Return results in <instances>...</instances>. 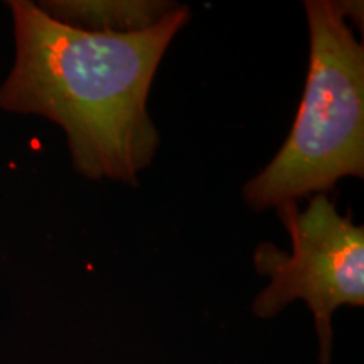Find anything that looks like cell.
<instances>
[{
	"mask_svg": "<svg viewBox=\"0 0 364 364\" xmlns=\"http://www.w3.org/2000/svg\"><path fill=\"white\" fill-rule=\"evenodd\" d=\"M39 7L63 24L95 33H139L161 24L179 4L166 0H49Z\"/></svg>",
	"mask_w": 364,
	"mask_h": 364,
	"instance_id": "obj_4",
	"label": "cell"
},
{
	"mask_svg": "<svg viewBox=\"0 0 364 364\" xmlns=\"http://www.w3.org/2000/svg\"><path fill=\"white\" fill-rule=\"evenodd\" d=\"M290 236V252L272 243L255 250V268L270 279L253 302V314L272 318L295 300L311 309L321 364L331 363L332 314L343 306H364V228L339 215L326 194L306 208L297 201L277 206Z\"/></svg>",
	"mask_w": 364,
	"mask_h": 364,
	"instance_id": "obj_3",
	"label": "cell"
},
{
	"mask_svg": "<svg viewBox=\"0 0 364 364\" xmlns=\"http://www.w3.org/2000/svg\"><path fill=\"white\" fill-rule=\"evenodd\" d=\"M7 6L16 59L0 86V108L61 127L78 174L135 186L159 149L150 86L189 9L179 6L139 33H95L63 24L29 0Z\"/></svg>",
	"mask_w": 364,
	"mask_h": 364,
	"instance_id": "obj_1",
	"label": "cell"
},
{
	"mask_svg": "<svg viewBox=\"0 0 364 364\" xmlns=\"http://www.w3.org/2000/svg\"><path fill=\"white\" fill-rule=\"evenodd\" d=\"M304 7L311 33L306 90L285 144L245 186L255 211L364 176V49L346 22L351 2L307 0Z\"/></svg>",
	"mask_w": 364,
	"mask_h": 364,
	"instance_id": "obj_2",
	"label": "cell"
}]
</instances>
